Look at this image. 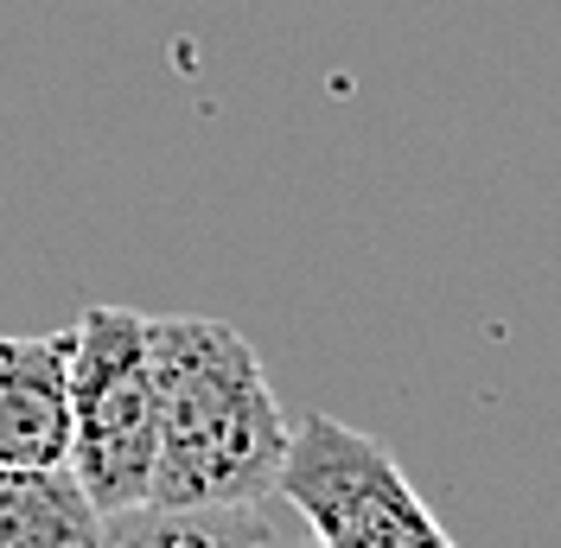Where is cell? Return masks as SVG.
<instances>
[{"mask_svg":"<svg viewBox=\"0 0 561 548\" xmlns=\"http://www.w3.org/2000/svg\"><path fill=\"white\" fill-rule=\"evenodd\" d=\"M77 326L0 339V466H70Z\"/></svg>","mask_w":561,"mask_h":548,"instance_id":"obj_4","label":"cell"},{"mask_svg":"<svg viewBox=\"0 0 561 548\" xmlns=\"http://www.w3.org/2000/svg\"><path fill=\"white\" fill-rule=\"evenodd\" d=\"M287 498L268 504H140V511L103 516V543L96 548H287V523H280Z\"/></svg>","mask_w":561,"mask_h":548,"instance_id":"obj_5","label":"cell"},{"mask_svg":"<svg viewBox=\"0 0 561 548\" xmlns=\"http://www.w3.org/2000/svg\"><path fill=\"white\" fill-rule=\"evenodd\" d=\"M287 548H325V543H319L313 529H307V536H294V543H287Z\"/></svg>","mask_w":561,"mask_h":548,"instance_id":"obj_7","label":"cell"},{"mask_svg":"<svg viewBox=\"0 0 561 548\" xmlns=\"http://www.w3.org/2000/svg\"><path fill=\"white\" fill-rule=\"evenodd\" d=\"M280 498L325 548H459L421 504L396 453L339 414L294 421Z\"/></svg>","mask_w":561,"mask_h":548,"instance_id":"obj_3","label":"cell"},{"mask_svg":"<svg viewBox=\"0 0 561 548\" xmlns=\"http://www.w3.org/2000/svg\"><path fill=\"white\" fill-rule=\"evenodd\" d=\"M153 344V504H268L280 498L294 421L268 389L255 344L230 319L167 312L147 319Z\"/></svg>","mask_w":561,"mask_h":548,"instance_id":"obj_1","label":"cell"},{"mask_svg":"<svg viewBox=\"0 0 561 548\" xmlns=\"http://www.w3.org/2000/svg\"><path fill=\"white\" fill-rule=\"evenodd\" d=\"M103 511L70 466H0V548H96Z\"/></svg>","mask_w":561,"mask_h":548,"instance_id":"obj_6","label":"cell"},{"mask_svg":"<svg viewBox=\"0 0 561 548\" xmlns=\"http://www.w3.org/2000/svg\"><path fill=\"white\" fill-rule=\"evenodd\" d=\"M70 351V479L103 516L153 504V453H160V409H153V344L147 312L83 307Z\"/></svg>","mask_w":561,"mask_h":548,"instance_id":"obj_2","label":"cell"}]
</instances>
